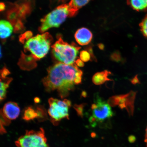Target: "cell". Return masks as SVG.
I'll return each mask as SVG.
<instances>
[{
    "label": "cell",
    "instance_id": "23",
    "mask_svg": "<svg viewBox=\"0 0 147 147\" xmlns=\"http://www.w3.org/2000/svg\"><path fill=\"white\" fill-rule=\"evenodd\" d=\"M2 57V54H1V45H0V59L1 57Z\"/></svg>",
    "mask_w": 147,
    "mask_h": 147
},
{
    "label": "cell",
    "instance_id": "8",
    "mask_svg": "<svg viewBox=\"0 0 147 147\" xmlns=\"http://www.w3.org/2000/svg\"><path fill=\"white\" fill-rule=\"evenodd\" d=\"M135 95L134 93L123 95L112 96L108 101V104L112 107L118 105L121 109L125 108L129 114L133 113L134 102Z\"/></svg>",
    "mask_w": 147,
    "mask_h": 147
},
{
    "label": "cell",
    "instance_id": "15",
    "mask_svg": "<svg viewBox=\"0 0 147 147\" xmlns=\"http://www.w3.org/2000/svg\"><path fill=\"white\" fill-rule=\"evenodd\" d=\"M39 113H38L34 109L29 108L25 110L24 118L26 120H32L36 117H40Z\"/></svg>",
    "mask_w": 147,
    "mask_h": 147
},
{
    "label": "cell",
    "instance_id": "14",
    "mask_svg": "<svg viewBox=\"0 0 147 147\" xmlns=\"http://www.w3.org/2000/svg\"><path fill=\"white\" fill-rule=\"evenodd\" d=\"M4 78L3 79L0 78V102L5 98L7 90L10 84L9 79L8 78L6 80Z\"/></svg>",
    "mask_w": 147,
    "mask_h": 147
},
{
    "label": "cell",
    "instance_id": "17",
    "mask_svg": "<svg viewBox=\"0 0 147 147\" xmlns=\"http://www.w3.org/2000/svg\"><path fill=\"white\" fill-rule=\"evenodd\" d=\"M80 57L83 62H87L91 59V55L87 51H83L80 53Z\"/></svg>",
    "mask_w": 147,
    "mask_h": 147
},
{
    "label": "cell",
    "instance_id": "3",
    "mask_svg": "<svg viewBox=\"0 0 147 147\" xmlns=\"http://www.w3.org/2000/svg\"><path fill=\"white\" fill-rule=\"evenodd\" d=\"M52 52L57 60L67 65L74 64L80 47L76 44L64 42L60 37L52 46Z\"/></svg>",
    "mask_w": 147,
    "mask_h": 147
},
{
    "label": "cell",
    "instance_id": "2",
    "mask_svg": "<svg viewBox=\"0 0 147 147\" xmlns=\"http://www.w3.org/2000/svg\"><path fill=\"white\" fill-rule=\"evenodd\" d=\"M52 41V36L49 33L38 34L28 40L24 49L30 52L34 58L40 59L48 53Z\"/></svg>",
    "mask_w": 147,
    "mask_h": 147
},
{
    "label": "cell",
    "instance_id": "6",
    "mask_svg": "<svg viewBox=\"0 0 147 147\" xmlns=\"http://www.w3.org/2000/svg\"><path fill=\"white\" fill-rule=\"evenodd\" d=\"M18 147H49L45 131L42 128L38 131H27L16 142Z\"/></svg>",
    "mask_w": 147,
    "mask_h": 147
},
{
    "label": "cell",
    "instance_id": "7",
    "mask_svg": "<svg viewBox=\"0 0 147 147\" xmlns=\"http://www.w3.org/2000/svg\"><path fill=\"white\" fill-rule=\"evenodd\" d=\"M48 113L53 123H57L62 119H69V110L71 106L70 101L64 99L61 100L51 98L49 100Z\"/></svg>",
    "mask_w": 147,
    "mask_h": 147
},
{
    "label": "cell",
    "instance_id": "21",
    "mask_svg": "<svg viewBox=\"0 0 147 147\" xmlns=\"http://www.w3.org/2000/svg\"><path fill=\"white\" fill-rule=\"evenodd\" d=\"M128 139L129 141V142H133L134 140H135V138L133 136H132L129 137Z\"/></svg>",
    "mask_w": 147,
    "mask_h": 147
},
{
    "label": "cell",
    "instance_id": "1",
    "mask_svg": "<svg viewBox=\"0 0 147 147\" xmlns=\"http://www.w3.org/2000/svg\"><path fill=\"white\" fill-rule=\"evenodd\" d=\"M47 72L44 86L48 91H57L61 98L68 96L75 86L82 82V71L75 63L67 65L60 62L49 67Z\"/></svg>",
    "mask_w": 147,
    "mask_h": 147
},
{
    "label": "cell",
    "instance_id": "11",
    "mask_svg": "<svg viewBox=\"0 0 147 147\" xmlns=\"http://www.w3.org/2000/svg\"><path fill=\"white\" fill-rule=\"evenodd\" d=\"M111 74L110 71L107 70L95 73L92 79V82L95 85H100L104 84L107 81H111V79L108 78Z\"/></svg>",
    "mask_w": 147,
    "mask_h": 147
},
{
    "label": "cell",
    "instance_id": "18",
    "mask_svg": "<svg viewBox=\"0 0 147 147\" xmlns=\"http://www.w3.org/2000/svg\"><path fill=\"white\" fill-rule=\"evenodd\" d=\"M84 106L83 105H76L74 106V108L78 113V114L82 117L83 115V110Z\"/></svg>",
    "mask_w": 147,
    "mask_h": 147
},
{
    "label": "cell",
    "instance_id": "20",
    "mask_svg": "<svg viewBox=\"0 0 147 147\" xmlns=\"http://www.w3.org/2000/svg\"><path fill=\"white\" fill-rule=\"evenodd\" d=\"M144 142L146 143V146L147 147V126L146 130V134L145 135Z\"/></svg>",
    "mask_w": 147,
    "mask_h": 147
},
{
    "label": "cell",
    "instance_id": "5",
    "mask_svg": "<svg viewBox=\"0 0 147 147\" xmlns=\"http://www.w3.org/2000/svg\"><path fill=\"white\" fill-rule=\"evenodd\" d=\"M91 110L92 115L89 120L93 127L96 126L98 123L108 120L114 115L109 105L98 96L95 98L94 102L92 105Z\"/></svg>",
    "mask_w": 147,
    "mask_h": 147
},
{
    "label": "cell",
    "instance_id": "4",
    "mask_svg": "<svg viewBox=\"0 0 147 147\" xmlns=\"http://www.w3.org/2000/svg\"><path fill=\"white\" fill-rule=\"evenodd\" d=\"M69 16L71 17L69 4L60 5L42 18L38 30L43 33L52 28L59 27Z\"/></svg>",
    "mask_w": 147,
    "mask_h": 147
},
{
    "label": "cell",
    "instance_id": "16",
    "mask_svg": "<svg viewBox=\"0 0 147 147\" xmlns=\"http://www.w3.org/2000/svg\"><path fill=\"white\" fill-rule=\"evenodd\" d=\"M140 27L142 34L147 38V15L141 22Z\"/></svg>",
    "mask_w": 147,
    "mask_h": 147
},
{
    "label": "cell",
    "instance_id": "12",
    "mask_svg": "<svg viewBox=\"0 0 147 147\" xmlns=\"http://www.w3.org/2000/svg\"><path fill=\"white\" fill-rule=\"evenodd\" d=\"M91 0H71L69 3L72 16L77 13L79 9L87 4Z\"/></svg>",
    "mask_w": 147,
    "mask_h": 147
},
{
    "label": "cell",
    "instance_id": "10",
    "mask_svg": "<svg viewBox=\"0 0 147 147\" xmlns=\"http://www.w3.org/2000/svg\"><path fill=\"white\" fill-rule=\"evenodd\" d=\"M13 28L10 22L5 20H0V38H6L13 32Z\"/></svg>",
    "mask_w": 147,
    "mask_h": 147
},
{
    "label": "cell",
    "instance_id": "9",
    "mask_svg": "<svg viewBox=\"0 0 147 147\" xmlns=\"http://www.w3.org/2000/svg\"><path fill=\"white\" fill-rule=\"evenodd\" d=\"M93 35L90 31L86 28L78 29L75 34V38L78 43L81 45H88L91 42Z\"/></svg>",
    "mask_w": 147,
    "mask_h": 147
},
{
    "label": "cell",
    "instance_id": "13",
    "mask_svg": "<svg viewBox=\"0 0 147 147\" xmlns=\"http://www.w3.org/2000/svg\"><path fill=\"white\" fill-rule=\"evenodd\" d=\"M127 3L132 8L138 11L147 10V0H127Z\"/></svg>",
    "mask_w": 147,
    "mask_h": 147
},
{
    "label": "cell",
    "instance_id": "19",
    "mask_svg": "<svg viewBox=\"0 0 147 147\" xmlns=\"http://www.w3.org/2000/svg\"><path fill=\"white\" fill-rule=\"evenodd\" d=\"M75 62L76 65L79 67H83L84 66V62L80 59H78L76 60Z\"/></svg>",
    "mask_w": 147,
    "mask_h": 147
},
{
    "label": "cell",
    "instance_id": "22",
    "mask_svg": "<svg viewBox=\"0 0 147 147\" xmlns=\"http://www.w3.org/2000/svg\"><path fill=\"white\" fill-rule=\"evenodd\" d=\"M5 8V5L3 4V3H0V11L3 10V9Z\"/></svg>",
    "mask_w": 147,
    "mask_h": 147
}]
</instances>
